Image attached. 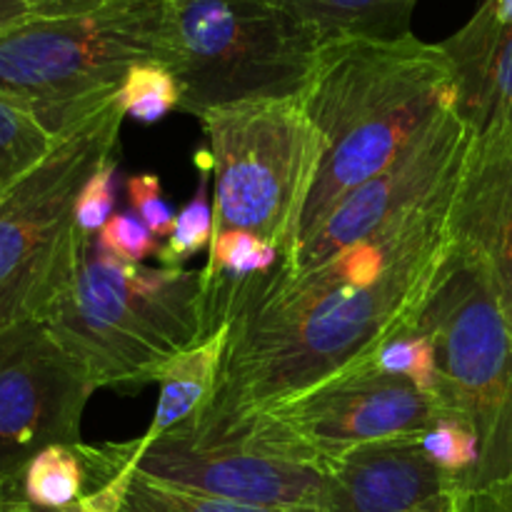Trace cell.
Returning a JSON list of instances; mask_svg holds the SVG:
<instances>
[{
    "label": "cell",
    "instance_id": "6da1fadb",
    "mask_svg": "<svg viewBox=\"0 0 512 512\" xmlns=\"http://www.w3.org/2000/svg\"><path fill=\"white\" fill-rule=\"evenodd\" d=\"M460 178V175H458ZM310 270L283 268L210 290L215 323H228L223 368L208 410L180 425L220 440L273 405L368 363L408 325L450 250L455 185Z\"/></svg>",
    "mask_w": 512,
    "mask_h": 512
},
{
    "label": "cell",
    "instance_id": "7a4b0ae2",
    "mask_svg": "<svg viewBox=\"0 0 512 512\" xmlns=\"http://www.w3.org/2000/svg\"><path fill=\"white\" fill-rule=\"evenodd\" d=\"M448 105H455V78L440 43L415 35L325 40L303 93L323 155L300 215L293 255L338 203L388 168Z\"/></svg>",
    "mask_w": 512,
    "mask_h": 512
},
{
    "label": "cell",
    "instance_id": "3957f363",
    "mask_svg": "<svg viewBox=\"0 0 512 512\" xmlns=\"http://www.w3.org/2000/svg\"><path fill=\"white\" fill-rule=\"evenodd\" d=\"M43 320L95 388L138 390L223 323L210 310L203 268H150L113 258L75 228Z\"/></svg>",
    "mask_w": 512,
    "mask_h": 512
},
{
    "label": "cell",
    "instance_id": "277c9868",
    "mask_svg": "<svg viewBox=\"0 0 512 512\" xmlns=\"http://www.w3.org/2000/svg\"><path fill=\"white\" fill-rule=\"evenodd\" d=\"M323 38L285 0H165V65L180 110L303 98Z\"/></svg>",
    "mask_w": 512,
    "mask_h": 512
},
{
    "label": "cell",
    "instance_id": "5b68a950",
    "mask_svg": "<svg viewBox=\"0 0 512 512\" xmlns=\"http://www.w3.org/2000/svg\"><path fill=\"white\" fill-rule=\"evenodd\" d=\"M138 63L165 65V0H110L70 18H30L0 35V93L60 135L118 93Z\"/></svg>",
    "mask_w": 512,
    "mask_h": 512
},
{
    "label": "cell",
    "instance_id": "8992f818",
    "mask_svg": "<svg viewBox=\"0 0 512 512\" xmlns=\"http://www.w3.org/2000/svg\"><path fill=\"white\" fill-rule=\"evenodd\" d=\"M405 328L433 343L443 418L465 420L480 438L468 495L493 493L512 475V335L478 265L450 245Z\"/></svg>",
    "mask_w": 512,
    "mask_h": 512
},
{
    "label": "cell",
    "instance_id": "52a82bcc",
    "mask_svg": "<svg viewBox=\"0 0 512 512\" xmlns=\"http://www.w3.org/2000/svg\"><path fill=\"white\" fill-rule=\"evenodd\" d=\"M198 120L215 178L213 235L248 230L288 263L323 155L303 98L225 105Z\"/></svg>",
    "mask_w": 512,
    "mask_h": 512
},
{
    "label": "cell",
    "instance_id": "ba28073f",
    "mask_svg": "<svg viewBox=\"0 0 512 512\" xmlns=\"http://www.w3.org/2000/svg\"><path fill=\"white\" fill-rule=\"evenodd\" d=\"M123 120L115 93L63 130L43 163L0 200V328L43 315L80 190L118 155Z\"/></svg>",
    "mask_w": 512,
    "mask_h": 512
},
{
    "label": "cell",
    "instance_id": "9c48e42d",
    "mask_svg": "<svg viewBox=\"0 0 512 512\" xmlns=\"http://www.w3.org/2000/svg\"><path fill=\"white\" fill-rule=\"evenodd\" d=\"M440 418L438 403L413 383L358 365L273 405L225 438L200 443H235L328 473L353 448L420 438Z\"/></svg>",
    "mask_w": 512,
    "mask_h": 512
},
{
    "label": "cell",
    "instance_id": "30bf717a",
    "mask_svg": "<svg viewBox=\"0 0 512 512\" xmlns=\"http://www.w3.org/2000/svg\"><path fill=\"white\" fill-rule=\"evenodd\" d=\"M88 370L43 320L0 328V495L23 488L30 460L50 445H78L95 393Z\"/></svg>",
    "mask_w": 512,
    "mask_h": 512
},
{
    "label": "cell",
    "instance_id": "8fae6325",
    "mask_svg": "<svg viewBox=\"0 0 512 512\" xmlns=\"http://www.w3.org/2000/svg\"><path fill=\"white\" fill-rule=\"evenodd\" d=\"M473 130L468 128L455 105H448L400 150L398 158L375 178L355 188L338 208L325 218L308 243L298 248L283 268L300 273L310 270L330 255L370 238L410 213L460 175L468 155Z\"/></svg>",
    "mask_w": 512,
    "mask_h": 512
},
{
    "label": "cell",
    "instance_id": "7c38bea8",
    "mask_svg": "<svg viewBox=\"0 0 512 512\" xmlns=\"http://www.w3.org/2000/svg\"><path fill=\"white\" fill-rule=\"evenodd\" d=\"M123 453L145 478L255 508L323 512L328 498V475L320 470L235 443H200L180 428L123 443Z\"/></svg>",
    "mask_w": 512,
    "mask_h": 512
},
{
    "label": "cell",
    "instance_id": "4fadbf2b",
    "mask_svg": "<svg viewBox=\"0 0 512 512\" xmlns=\"http://www.w3.org/2000/svg\"><path fill=\"white\" fill-rule=\"evenodd\" d=\"M448 235L485 275L512 335V128L485 130L470 140Z\"/></svg>",
    "mask_w": 512,
    "mask_h": 512
},
{
    "label": "cell",
    "instance_id": "5bb4252c",
    "mask_svg": "<svg viewBox=\"0 0 512 512\" xmlns=\"http://www.w3.org/2000/svg\"><path fill=\"white\" fill-rule=\"evenodd\" d=\"M323 512H465L463 483L440 470L420 438L368 443L328 470Z\"/></svg>",
    "mask_w": 512,
    "mask_h": 512
},
{
    "label": "cell",
    "instance_id": "9a60e30c",
    "mask_svg": "<svg viewBox=\"0 0 512 512\" xmlns=\"http://www.w3.org/2000/svg\"><path fill=\"white\" fill-rule=\"evenodd\" d=\"M228 333V323H223L215 333L180 353L160 370L155 378V383L160 385V398L145 438H160L180 425L193 423L208 410L218 388Z\"/></svg>",
    "mask_w": 512,
    "mask_h": 512
},
{
    "label": "cell",
    "instance_id": "2e32d148",
    "mask_svg": "<svg viewBox=\"0 0 512 512\" xmlns=\"http://www.w3.org/2000/svg\"><path fill=\"white\" fill-rule=\"evenodd\" d=\"M512 33V0H483L473 18L440 43L453 65L455 110L468 123L500 43Z\"/></svg>",
    "mask_w": 512,
    "mask_h": 512
},
{
    "label": "cell",
    "instance_id": "e0dca14e",
    "mask_svg": "<svg viewBox=\"0 0 512 512\" xmlns=\"http://www.w3.org/2000/svg\"><path fill=\"white\" fill-rule=\"evenodd\" d=\"M325 40H398L413 35L418 0H285Z\"/></svg>",
    "mask_w": 512,
    "mask_h": 512
},
{
    "label": "cell",
    "instance_id": "ac0fdd59",
    "mask_svg": "<svg viewBox=\"0 0 512 512\" xmlns=\"http://www.w3.org/2000/svg\"><path fill=\"white\" fill-rule=\"evenodd\" d=\"M55 140L33 108L0 93V200L43 163Z\"/></svg>",
    "mask_w": 512,
    "mask_h": 512
},
{
    "label": "cell",
    "instance_id": "d6986e66",
    "mask_svg": "<svg viewBox=\"0 0 512 512\" xmlns=\"http://www.w3.org/2000/svg\"><path fill=\"white\" fill-rule=\"evenodd\" d=\"M88 493V470L78 445L40 450L23 473V498L38 510H63Z\"/></svg>",
    "mask_w": 512,
    "mask_h": 512
},
{
    "label": "cell",
    "instance_id": "ffe728a7",
    "mask_svg": "<svg viewBox=\"0 0 512 512\" xmlns=\"http://www.w3.org/2000/svg\"><path fill=\"white\" fill-rule=\"evenodd\" d=\"M283 263V253L273 243L248 230H223L213 235L205 263V288L220 290L245 280L270 275Z\"/></svg>",
    "mask_w": 512,
    "mask_h": 512
},
{
    "label": "cell",
    "instance_id": "44dd1931",
    "mask_svg": "<svg viewBox=\"0 0 512 512\" xmlns=\"http://www.w3.org/2000/svg\"><path fill=\"white\" fill-rule=\"evenodd\" d=\"M115 512H315V510H283V508H255V505L233 503V500L213 498L205 493L175 488L160 480L130 475L128 488Z\"/></svg>",
    "mask_w": 512,
    "mask_h": 512
},
{
    "label": "cell",
    "instance_id": "7402d4cb",
    "mask_svg": "<svg viewBox=\"0 0 512 512\" xmlns=\"http://www.w3.org/2000/svg\"><path fill=\"white\" fill-rule=\"evenodd\" d=\"M195 168L200 173L198 190H195L193 200L183 205L180 213L175 215L168 243L163 245L158 255L165 268H183L185 260L198 255L200 250L210 248V240H213V205L208 200V178L213 168H210L208 150L195 153Z\"/></svg>",
    "mask_w": 512,
    "mask_h": 512
},
{
    "label": "cell",
    "instance_id": "603a6c76",
    "mask_svg": "<svg viewBox=\"0 0 512 512\" xmlns=\"http://www.w3.org/2000/svg\"><path fill=\"white\" fill-rule=\"evenodd\" d=\"M118 100L125 118L138 123H158L173 110H180V83L163 63H138L128 70L118 88Z\"/></svg>",
    "mask_w": 512,
    "mask_h": 512
},
{
    "label": "cell",
    "instance_id": "cb8c5ba5",
    "mask_svg": "<svg viewBox=\"0 0 512 512\" xmlns=\"http://www.w3.org/2000/svg\"><path fill=\"white\" fill-rule=\"evenodd\" d=\"M363 365H370V368L380 370V373L385 375H395V378L408 380V383H413L415 388L423 390L428 398H433L435 403H438V360H435L433 343H430L425 335L415 333V330L410 328H403L398 335H393L388 343L380 345V348L375 350L373 358Z\"/></svg>",
    "mask_w": 512,
    "mask_h": 512
},
{
    "label": "cell",
    "instance_id": "d4e9b609",
    "mask_svg": "<svg viewBox=\"0 0 512 512\" xmlns=\"http://www.w3.org/2000/svg\"><path fill=\"white\" fill-rule=\"evenodd\" d=\"M420 448L440 470L455 475L468 493L483 458L473 425L460 418H440L428 433L420 435Z\"/></svg>",
    "mask_w": 512,
    "mask_h": 512
},
{
    "label": "cell",
    "instance_id": "484cf974",
    "mask_svg": "<svg viewBox=\"0 0 512 512\" xmlns=\"http://www.w3.org/2000/svg\"><path fill=\"white\" fill-rule=\"evenodd\" d=\"M468 128L473 135L512 128V33L500 43L490 63L478 108L468 120Z\"/></svg>",
    "mask_w": 512,
    "mask_h": 512
},
{
    "label": "cell",
    "instance_id": "4316f807",
    "mask_svg": "<svg viewBox=\"0 0 512 512\" xmlns=\"http://www.w3.org/2000/svg\"><path fill=\"white\" fill-rule=\"evenodd\" d=\"M98 243L108 250L113 258L125 263H143L150 255H160L163 245L158 243L148 225L133 213H115L108 223L100 228Z\"/></svg>",
    "mask_w": 512,
    "mask_h": 512
},
{
    "label": "cell",
    "instance_id": "83f0119b",
    "mask_svg": "<svg viewBox=\"0 0 512 512\" xmlns=\"http://www.w3.org/2000/svg\"><path fill=\"white\" fill-rule=\"evenodd\" d=\"M118 168V155H115L80 190L78 203H75V228L83 230V233L98 235L100 228L115 215Z\"/></svg>",
    "mask_w": 512,
    "mask_h": 512
},
{
    "label": "cell",
    "instance_id": "f1b7e54d",
    "mask_svg": "<svg viewBox=\"0 0 512 512\" xmlns=\"http://www.w3.org/2000/svg\"><path fill=\"white\" fill-rule=\"evenodd\" d=\"M128 200L130 208L135 210L140 220L148 225L150 233L155 238H168L170 230H173L175 213L170 208V203L165 200L163 185L155 173H135L128 178Z\"/></svg>",
    "mask_w": 512,
    "mask_h": 512
},
{
    "label": "cell",
    "instance_id": "f546056e",
    "mask_svg": "<svg viewBox=\"0 0 512 512\" xmlns=\"http://www.w3.org/2000/svg\"><path fill=\"white\" fill-rule=\"evenodd\" d=\"M33 18H70L103 8L110 0H23Z\"/></svg>",
    "mask_w": 512,
    "mask_h": 512
},
{
    "label": "cell",
    "instance_id": "4dcf8cb0",
    "mask_svg": "<svg viewBox=\"0 0 512 512\" xmlns=\"http://www.w3.org/2000/svg\"><path fill=\"white\" fill-rule=\"evenodd\" d=\"M465 512H512V475L505 485L485 495H468Z\"/></svg>",
    "mask_w": 512,
    "mask_h": 512
},
{
    "label": "cell",
    "instance_id": "1f68e13d",
    "mask_svg": "<svg viewBox=\"0 0 512 512\" xmlns=\"http://www.w3.org/2000/svg\"><path fill=\"white\" fill-rule=\"evenodd\" d=\"M30 18L33 15H30L28 5L23 0H0V35Z\"/></svg>",
    "mask_w": 512,
    "mask_h": 512
},
{
    "label": "cell",
    "instance_id": "d6a6232c",
    "mask_svg": "<svg viewBox=\"0 0 512 512\" xmlns=\"http://www.w3.org/2000/svg\"><path fill=\"white\" fill-rule=\"evenodd\" d=\"M20 495H23V488H20V490H10V493L0 495V512H13L15 500H18Z\"/></svg>",
    "mask_w": 512,
    "mask_h": 512
},
{
    "label": "cell",
    "instance_id": "836d02e7",
    "mask_svg": "<svg viewBox=\"0 0 512 512\" xmlns=\"http://www.w3.org/2000/svg\"><path fill=\"white\" fill-rule=\"evenodd\" d=\"M35 512H90V508L83 503V498H80L78 503L68 505V508H63V510H38V508H35Z\"/></svg>",
    "mask_w": 512,
    "mask_h": 512
},
{
    "label": "cell",
    "instance_id": "e575fe53",
    "mask_svg": "<svg viewBox=\"0 0 512 512\" xmlns=\"http://www.w3.org/2000/svg\"><path fill=\"white\" fill-rule=\"evenodd\" d=\"M13 512H35V508H33V505L28 503V500L23 498V495H20V498L15 500V505H13Z\"/></svg>",
    "mask_w": 512,
    "mask_h": 512
}]
</instances>
